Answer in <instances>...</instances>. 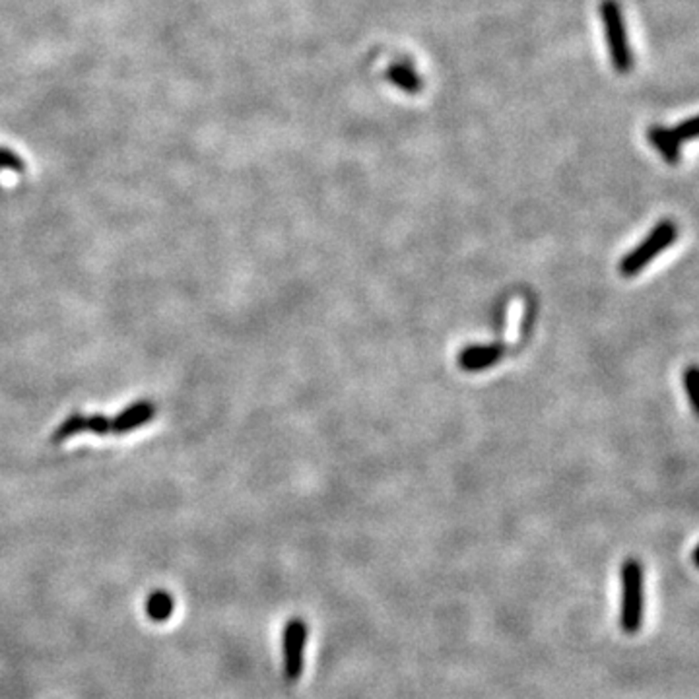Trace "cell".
Instances as JSON below:
<instances>
[{"label": "cell", "mask_w": 699, "mask_h": 699, "mask_svg": "<svg viewBox=\"0 0 699 699\" xmlns=\"http://www.w3.org/2000/svg\"><path fill=\"white\" fill-rule=\"evenodd\" d=\"M622 606H620V628L625 633H637L643 625L645 616V577L643 565L637 560H625L622 570Z\"/></svg>", "instance_id": "obj_1"}, {"label": "cell", "mask_w": 699, "mask_h": 699, "mask_svg": "<svg viewBox=\"0 0 699 699\" xmlns=\"http://www.w3.org/2000/svg\"><path fill=\"white\" fill-rule=\"evenodd\" d=\"M599 10L604 25V35L608 41L612 66H614V70L620 72V75H625V72L632 70L633 55L630 49L628 29H625L622 6L618 5V0H601Z\"/></svg>", "instance_id": "obj_2"}, {"label": "cell", "mask_w": 699, "mask_h": 699, "mask_svg": "<svg viewBox=\"0 0 699 699\" xmlns=\"http://www.w3.org/2000/svg\"><path fill=\"white\" fill-rule=\"evenodd\" d=\"M676 238H678L676 224L673 220L661 222L649 233L643 243L637 245L632 253H628L620 260V272L623 276H628V279L630 276L639 274L653 258H657L666 247L673 245Z\"/></svg>", "instance_id": "obj_3"}, {"label": "cell", "mask_w": 699, "mask_h": 699, "mask_svg": "<svg viewBox=\"0 0 699 699\" xmlns=\"http://www.w3.org/2000/svg\"><path fill=\"white\" fill-rule=\"evenodd\" d=\"M308 623L303 618H291L282 635V664L284 676L289 682H298L303 674L305 663V645H308Z\"/></svg>", "instance_id": "obj_4"}, {"label": "cell", "mask_w": 699, "mask_h": 699, "mask_svg": "<svg viewBox=\"0 0 699 699\" xmlns=\"http://www.w3.org/2000/svg\"><path fill=\"white\" fill-rule=\"evenodd\" d=\"M503 358V346L500 344H484V346H469L459 354V368L462 371L476 373L493 368Z\"/></svg>", "instance_id": "obj_5"}, {"label": "cell", "mask_w": 699, "mask_h": 699, "mask_svg": "<svg viewBox=\"0 0 699 699\" xmlns=\"http://www.w3.org/2000/svg\"><path fill=\"white\" fill-rule=\"evenodd\" d=\"M157 408L150 400H140L128 406L116 418H111V433H127L140 426H146L156 416Z\"/></svg>", "instance_id": "obj_6"}, {"label": "cell", "mask_w": 699, "mask_h": 699, "mask_svg": "<svg viewBox=\"0 0 699 699\" xmlns=\"http://www.w3.org/2000/svg\"><path fill=\"white\" fill-rule=\"evenodd\" d=\"M647 138L651 146L659 150L663 159L670 166H676L680 162V140L676 138L673 128L666 127H651L647 130Z\"/></svg>", "instance_id": "obj_7"}, {"label": "cell", "mask_w": 699, "mask_h": 699, "mask_svg": "<svg viewBox=\"0 0 699 699\" xmlns=\"http://www.w3.org/2000/svg\"><path fill=\"white\" fill-rule=\"evenodd\" d=\"M385 76L392 86L399 87V90H402L408 96H416L421 92V87H424V82H421L420 75L410 65H402V63L392 65L387 68Z\"/></svg>", "instance_id": "obj_8"}, {"label": "cell", "mask_w": 699, "mask_h": 699, "mask_svg": "<svg viewBox=\"0 0 699 699\" xmlns=\"http://www.w3.org/2000/svg\"><path fill=\"white\" fill-rule=\"evenodd\" d=\"M175 612V599L167 591H154L148 599H146V614L150 620L162 623L171 618Z\"/></svg>", "instance_id": "obj_9"}, {"label": "cell", "mask_w": 699, "mask_h": 699, "mask_svg": "<svg viewBox=\"0 0 699 699\" xmlns=\"http://www.w3.org/2000/svg\"><path fill=\"white\" fill-rule=\"evenodd\" d=\"M86 431V416L82 414H72L68 416L61 426H58L53 433V441L55 443H61V441H66L70 440V437H75L78 433Z\"/></svg>", "instance_id": "obj_10"}, {"label": "cell", "mask_w": 699, "mask_h": 699, "mask_svg": "<svg viewBox=\"0 0 699 699\" xmlns=\"http://www.w3.org/2000/svg\"><path fill=\"white\" fill-rule=\"evenodd\" d=\"M673 130H674V135L680 142L695 140L697 138V116H690V119H686V121H680L676 125V128H673Z\"/></svg>", "instance_id": "obj_11"}, {"label": "cell", "mask_w": 699, "mask_h": 699, "mask_svg": "<svg viewBox=\"0 0 699 699\" xmlns=\"http://www.w3.org/2000/svg\"><path fill=\"white\" fill-rule=\"evenodd\" d=\"M697 381H699L697 368L692 366V368H688L686 371H684L682 383H684V389H686V395H688L690 406L694 408V410H697V399H695V387H697Z\"/></svg>", "instance_id": "obj_12"}, {"label": "cell", "mask_w": 699, "mask_h": 699, "mask_svg": "<svg viewBox=\"0 0 699 699\" xmlns=\"http://www.w3.org/2000/svg\"><path fill=\"white\" fill-rule=\"evenodd\" d=\"M86 430L94 431L96 435H107L111 433V418L107 416H86Z\"/></svg>", "instance_id": "obj_13"}, {"label": "cell", "mask_w": 699, "mask_h": 699, "mask_svg": "<svg viewBox=\"0 0 699 699\" xmlns=\"http://www.w3.org/2000/svg\"><path fill=\"white\" fill-rule=\"evenodd\" d=\"M0 167H8V169H14V171H22L24 169V164L20 162V157H16L10 152H5L0 150Z\"/></svg>", "instance_id": "obj_14"}]
</instances>
